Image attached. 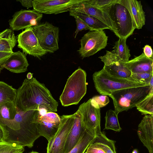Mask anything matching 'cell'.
<instances>
[{"mask_svg": "<svg viewBox=\"0 0 153 153\" xmlns=\"http://www.w3.org/2000/svg\"><path fill=\"white\" fill-rule=\"evenodd\" d=\"M17 111L38 110L55 112L58 104L45 85L35 78L25 79L17 90L14 102Z\"/></svg>", "mask_w": 153, "mask_h": 153, "instance_id": "1", "label": "cell"}, {"mask_svg": "<svg viewBox=\"0 0 153 153\" xmlns=\"http://www.w3.org/2000/svg\"><path fill=\"white\" fill-rule=\"evenodd\" d=\"M40 111L38 110L17 111L14 119L2 128L4 141L29 148L33 147L35 140L40 137L36 121Z\"/></svg>", "mask_w": 153, "mask_h": 153, "instance_id": "2", "label": "cell"}, {"mask_svg": "<svg viewBox=\"0 0 153 153\" xmlns=\"http://www.w3.org/2000/svg\"><path fill=\"white\" fill-rule=\"evenodd\" d=\"M101 10L106 14L115 34L119 38L127 39L132 34L135 28L132 18L128 10L119 0Z\"/></svg>", "mask_w": 153, "mask_h": 153, "instance_id": "3", "label": "cell"}, {"mask_svg": "<svg viewBox=\"0 0 153 153\" xmlns=\"http://www.w3.org/2000/svg\"><path fill=\"white\" fill-rule=\"evenodd\" d=\"M93 79L97 91L102 95L106 96L121 89L149 85L138 82L131 77L124 79L111 76L103 68L95 72L93 75Z\"/></svg>", "mask_w": 153, "mask_h": 153, "instance_id": "4", "label": "cell"}, {"mask_svg": "<svg viewBox=\"0 0 153 153\" xmlns=\"http://www.w3.org/2000/svg\"><path fill=\"white\" fill-rule=\"evenodd\" d=\"M86 77L85 71L79 68L68 78L59 98L62 106L78 103L86 92Z\"/></svg>", "mask_w": 153, "mask_h": 153, "instance_id": "5", "label": "cell"}, {"mask_svg": "<svg viewBox=\"0 0 153 153\" xmlns=\"http://www.w3.org/2000/svg\"><path fill=\"white\" fill-rule=\"evenodd\" d=\"M149 85L124 89L115 91L108 96L113 100L114 111L118 114L127 111L141 102L149 94Z\"/></svg>", "mask_w": 153, "mask_h": 153, "instance_id": "6", "label": "cell"}, {"mask_svg": "<svg viewBox=\"0 0 153 153\" xmlns=\"http://www.w3.org/2000/svg\"><path fill=\"white\" fill-rule=\"evenodd\" d=\"M39 43L44 50L53 53L59 49V28L48 22L32 27Z\"/></svg>", "mask_w": 153, "mask_h": 153, "instance_id": "7", "label": "cell"}, {"mask_svg": "<svg viewBox=\"0 0 153 153\" xmlns=\"http://www.w3.org/2000/svg\"><path fill=\"white\" fill-rule=\"evenodd\" d=\"M108 40L103 30L90 31L81 39V47L78 51L82 58L89 57L105 48Z\"/></svg>", "mask_w": 153, "mask_h": 153, "instance_id": "8", "label": "cell"}, {"mask_svg": "<svg viewBox=\"0 0 153 153\" xmlns=\"http://www.w3.org/2000/svg\"><path fill=\"white\" fill-rule=\"evenodd\" d=\"M85 127L95 136L102 133L100 128V108L92 98L81 104L78 108Z\"/></svg>", "mask_w": 153, "mask_h": 153, "instance_id": "9", "label": "cell"}, {"mask_svg": "<svg viewBox=\"0 0 153 153\" xmlns=\"http://www.w3.org/2000/svg\"><path fill=\"white\" fill-rule=\"evenodd\" d=\"M74 118V113L61 116L60 125L57 132L48 141L47 153H64L66 142Z\"/></svg>", "mask_w": 153, "mask_h": 153, "instance_id": "10", "label": "cell"}, {"mask_svg": "<svg viewBox=\"0 0 153 153\" xmlns=\"http://www.w3.org/2000/svg\"><path fill=\"white\" fill-rule=\"evenodd\" d=\"M85 0H33V8L41 14H56L70 11Z\"/></svg>", "mask_w": 153, "mask_h": 153, "instance_id": "11", "label": "cell"}, {"mask_svg": "<svg viewBox=\"0 0 153 153\" xmlns=\"http://www.w3.org/2000/svg\"><path fill=\"white\" fill-rule=\"evenodd\" d=\"M18 47L26 54L40 58L48 52L40 46L32 27L26 29L17 38Z\"/></svg>", "mask_w": 153, "mask_h": 153, "instance_id": "12", "label": "cell"}, {"mask_svg": "<svg viewBox=\"0 0 153 153\" xmlns=\"http://www.w3.org/2000/svg\"><path fill=\"white\" fill-rule=\"evenodd\" d=\"M60 117L55 112H40L36 119L37 128L40 136L45 137L48 141L57 132L60 125Z\"/></svg>", "mask_w": 153, "mask_h": 153, "instance_id": "13", "label": "cell"}, {"mask_svg": "<svg viewBox=\"0 0 153 153\" xmlns=\"http://www.w3.org/2000/svg\"><path fill=\"white\" fill-rule=\"evenodd\" d=\"M42 16L34 10L22 9L13 15L9 22L10 27L13 31L26 29L39 24Z\"/></svg>", "mask_w": 153, "mask_h": 153, "instance_id": "14", "label": "cell"}, {"mask_svg": "<svg viewBox=\"0 0 153 153\" xmlns=\"http://www.w3.org/2000/svg\"><path fill=\"white\" fill-rule=\"evenodd\" d=\"M104 63L103 68L111 76L128 79L131 77V72L124 62L111 51H106V54L99 57Z\"/></svg>", "mask_w": 153, "mask_h": 153, "instance_id": "15", "label": "cell"}, {"mask_svg": "<svg viewBox=\"0 0 153 153\" xmlns=\"http://www.w3.org/2000/svg\"><path fill=\"white\" fill-rule=\"evenodd\" d=\"M153 115L147 114L139 124L137 134L149 153H153Z\"/></svg>", "mask_w": 153, "mask_h": 153, "instance_id": "16", "label": "cell"}, {"mask_svg": "<svg viewBox=\"0 0 153 153\" xmlns=\"http://www.w3.org/2000/svg\"><path fill=\"white\" fill-rule=\"evenodd\" d=\"M119 1L129 11L135 29H141L145 24L146 16L141 1L136 0H119Z\"/></svg>", "mask_w": 153, "mask_h": 153, "instance_id": "17", "label": "cell"}, {"mask_svg": "<svg viewBox=\"0 0 153 153\" xmlns=\"http://www.w3.org/2000/svg\"><path fill=\"white\" fill-rule=\"evenodd\" d=\"M75 118L72 126L68 134L64 148V153H68L76 144L84 130L81 112L78 108L74 113Z\"/></svg>", "mask_w": 153, "mask_h": 153, "instance_id": "18", "label": "cell"}, {"mask_svg": "<svg viewBox=\"0 0 153 153\" xmlns=\"http://www.w3.org/2000/svg\"><path fill=\"white\" fill-rule=\"evenodd\" d=\"M29 65L25 55L18 51L12 53L4 62L3 67L11 72L20 73L26 72Z\"/></svg>", "mask_w": 153, "mask_h": 153, "instance_id": "19", "label": "cell"}, {"mask_svg": "<svg viewBox=\"0 0 153 153\" xmlns=\"http://www.w3.org/2000/svg\"><path fill=\"white\" fill-rule=\"evenodd\" d=\"M125 63L132 73L153 72V57L148 58L143 53Z\"/></svg>", "mask_w": 153, "mask_h": 153, "instance_id": "20", "label": "cell"}, {"mask_svg": "<svg viewBox=\"0 0 153 153\" xmlns=\"http://www.w3.org/2000/svg\"><path fill=\"white\" fill-rule=\"evenodd\" d=\"M85 1V0L74 8L98 19L106 24L109 27L110 30L114 33L115 31L112 24L106 14L101 9L86 3Z\"/></svg>", "mask_w": 153, "mask_h": 153, "instance_id": "21", "label": "cell"}, {"mask_svg": "<svg viewBox=\"0 0 153 153\" xmlns=\"http://www.w3.org/2000/svg\"><path fill=\"white\" fill-rule=\"evenodd\" d=\"M69 12V14L72 16H76L80 18L91 29L92 31L109 29V27L98 19L79 11L74 8Z\"/></svg>", "mask_w": 153, "mask_h": 153, "instance_id": "22", "label": "cell"}, {"mask_svg": "<svg viewBox=\"0 0 153 153\" xmlns=\"http://www.w3.org/2000/svg\"><path fill=\"white\" fill-rule=\"evenodd\" d=\"M17 39L14 32L10 29L0 32V52L13 53Z\"/></svg>", "mask_w": 153, "mask_h": 153, "instance_id": "23", "label": "cell"}, {"mask_svg": "<svg viewBox=\"0 0 153 153\" xmlns=\"http://www.w3.org/2000/svg\"><path fill=\"white\" fill-rule=\"evenodd\" d=\"M17 112L14 102H7L0 105V126L2 128L14 119Z\"/></svg>", "mask_w": 153, "mask_h": 153, "instance_id": "24", "label": "cell"}, {"mask_svg": "<svg viewBox=\"0 0 153 153\" xmlns=\"http://www.w3.org/2000/svg\"><path fill=\"white\" fill-rule=\"evenodd\" d=\"M95 136L86 128L82 133L76 144L68 153H85Z\"/></svg>", "mask_w": 153, "mask_h": 153, "instance_id": "25", "label": "cell"}, {"mask_svg": "<svg viewBox=\"0 0 153 153\" xmlns=\"http://www.w3.org/2000/svg\"><path fill=\"white\" fill-rule=\"evenodd\" d=\"M127 39L119 38L115 43L113 50L111 51L124 62L128 61L131 56L130 50L126 44Z\"/></svg>", "mask_w": 153, "mask_h": 153, "instance_id": "26", "label": "cell"}, {"mask_svg": "<svg viewBox=\"0 0 153 153\" xmlns=\"http://www.w3.org/2000/svg\"><path fill=\"white\" fill-rule=\"evenodd\" d=\"M17 91L12 86L0 81V105L7 102L14 103Z\"/></svg>", "mask_w": 153, "mask_h": 153, "instance_id": "27", "label": "cell"}, {"mask_svg": "<svg viewBox=\"0 0 153 153\" xmlns=\"http://www.w3.org/2000/svg\"><path fill=\"white\" fill-rule=\"evenodd\" d=\"M93 141L98 145L105 153H116L115 141L109 139L103 133L96 136Z\"/></svg>", "mask_w": 153, "mask_h": 153, "instance_id": "28", "label": "cell"}, {"mask_svg": "<svg viewBox=\"0 0 153 153\" xmlns=\"http://www.w3.org/2000/svg\"><path fill=\"white\" fill-rule=\"evenodd\" d=\"M153 91L136 106L137 109L142 115H153Z\"/></svg>", "mask_w": 153, "mask_h": 153, "instance_id": "29", "label": "cell"}, {"mask_svg": "<svg viewBox=\"0 0 153 153\" xmlns=\"http://www.w3.org/2000/svg\"><path fill=\"white\" fill-rule=\"evenodd\" d=\"M118 114L114 110L107 111L105 117V124L104 129H110L120 132L122 130L118 119Z\"/></svg>", "mask_w": 153, "mask_h": 153, "instance_id": "30", "label": "cell"}, {"mask_svg": "<svg viewBox=\"0 0 153 153\" xmlns=\"http://www.w3.org/2000/svg\"><path fill=\"white\" fill-rule=\"evenodd\" d=\"M24 147L15 143L0 142V153H23Z\"/></svg>", "mask_w": 153, "mask_h": 153, "instance_id": "31", "label": "cell"}, {"mask_svg": "<svg viewBox=\"0 0 153 153\" xmlns=\"http://www.w3.org/2000/svg\"><path fill=\"white\" fill-rule=\"evenodd\" d=\"M153 76V72H143L132 73L131 77L134 80L141 83L149 85L150 80Z\"/></svg>", "mask_w": 153, "mask_h": 153, "instance_id": "32", "label": "cell"}, {"mask_svg": "<svg viewBox=\"0 0 153 153\" xmlns=\"http://www.w3.org/2000/svg\"><path fill=\"white\" fill-rule=\"evenodd\" d=\"M117 0H85V2L92 6L101 9L115 2Z\"/></svg>", "mask_w": 153, "mask_h": 153, "instance_id": "33", "label": "cell"}, {"mask_svg": "<svg viewBox=\"0 0 153 153\" xmlns=\"http://www.w3.org/2000/svg\"><path fill=\"white\" fill-rule=\"evenodd\" d=\"M75 19L76 25V28L75 32L74 38H75L79 32L83 30L92 31L91 28L80 18L76 16H73Z\"/></svg>", "mask_w": 153, "mask_h": 153, "instance_id": "34", "label": "cell"}, {"mask_svg": "<svg viewBox=\"0 0 153 153\" xmlns=\"http://www.w3.org/2000/svg\"><path fill=\"white\" fill-rule=\"evenodd\" d=\"M100 108L106 105L109 102L108 97L106 95L96 96L92 98Z\"/></svg>", "mask_w": 153, "mask_h": 153, "instance_id": "35", "label": "cell"}, {"mask_svg": "<svg viewBox=\"0 0 153 153\" xmlns=\"http://www.w3.org/2000/svg\"><path fill=\"white\" fill-rule=\"evenodd\" d=\"M86 152L89 153H105L103 150L93 141L87 149Z\"/></svg>", "mask_w": 153, "mask_h": 153, "instance_id": "36", "label": "cell"}, {"mask_svg": "<svg viewBox=\"0 0 153 153\" xmlns=\"http://www.w3.org/2000/svg\"><path fill=\"white\" fill-rule=\"evenodd\" d=\"M12 53L0 52V73L4 68L3 65L4 62L11 55Z\"/></svg>", "mask_w": 153, "mask_h": 153, "instance_id": "37", "label": "cell"}, {"mask_svg": "<svg viewBox=\"0 0 153 153\" xmlns=\"http://www.w3.org/2000/svg\"><path fill=\"white\" fill-rule=\"evenodd\" d=\"M143 53L147 57L151 58H153V52L151 47L149 45H145L143 48Z\"/></svg>", "mask_w": 153, "mask_h": 153, "instance_id": "38", "label": "cell"}, {"mask_svg": "<svg viewBox=\"0 0 153 153\" xmlns=\"http://www.w3.org/2000/svg\"><path fill=\"white\" fill-rule=\"evenodd\" d=\"M33 0H19L16 1L19 2L22 5L27 9L33 7Z\"/></svg>", "mask_w": 153, "mask_h": 153, "instance_id": "39", "label": "cell"}, {"mask_svg": "<svg viewBox=\"0 0 153 153\" xmlns=\"http://www.w3.org/2000/svg\"><path fill=\"white\" fill-rule=\"evenodd\" d=\"M4 136L3 130L0 126V142H4Z\"/></svg>", "mask_w": 153, "mask_h": 153, "instance_id": "40", "label": "cell"}, {"mask_svg": "<svg viewBox=\"0 0 153 153\" xmlns=\"http://www.w3.org/2000/svg\"><path fill=\"white\" fill-rule=\"evenodd\" d=\"M150 91H153V76H152L149 82Z\"/></svg>", "mask_w": 153, "mask_h": 153, "instance_id": "41", "label": "cell"}, {"mask_svg": "<svg viewBox=\"0 0 153 153\" xmlns=\"http://www.w3.org/2000/svg\"><path fill=\"white\" fill-rule=\"evenodd\" d=\"M32 74L31 73L30 75L29 73L27 75V79H30L32 78Z\"/></svg>", "mask_w": 153, "mask_h": 153, "instance_id": "42", "label": "cell"}, {"mask_svg": "<svg viewBox=\"0 0 153 153\" xmlns=\"http://www.w3.org/2000/svg\"><path fill=\"white\" fill-rule=\"evenodd\" d=\"M132 153H138L136 149L134 150Z\"/></svg>", "mask_w": 153, "mask_h": 153, "instance_id": "43", "label": "cell"}, {"mask_svg": "<svg viewBox=\"0 0 153 153\" xmlns=\"http://www.w3.org/2000/svg\"><path fill=\"white\" fill-rule=\"evenodd\" d=\"M39 153L38 152H36V151H32L30 152H29V153Z\"/></svg>", "mask_w": 153, "mask_h": 153, "instance_id": "44", "label": "cell"}, {"mask_svg": "<svg viewBox=\"0 0 153 153\" xmlns=\"http://www.w3.org/2000/svg\"><path fill=\"white\" fill-rule=\"evenodd\" d=\"M85 153H88V152H85Z\"/></svg>", "mask_w": 153, "mask_h": 153, "instance_id": "45", "label": "cell"}]
</instances>
